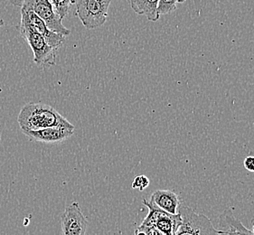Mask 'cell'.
Returning <instances> with one entry per match:
<instances>
[{"mask_svg":"<svg viewBox=\"0 0 254 235\" xmlns=\"http://www.w3.org/2000/svg\"><path fill=\"white\" fill-rule=\"evenodd\" d=\"M132 10L139 15H145L150 22L159 20L158 7L159 0H128Z\"/></svg>","mask_w":254,"mask_h":235,"instance_id":"obj_11","label":"cell"},{"mask_svg":"<svg viewBox=\"0 0 254 235\" xmlns=\"http://www.w3.org/2000/svg\"><path fill=\"white\" fill-rule=\"evenodd\" d=\"M17 121L22 131L39 130L71 124L55 108L41 103H26L21 109Z\"/></svg>","mask_w":254,"mask_h":235,"instance_id":"obj_1","label":"cell"},{"mask_svg":"<svg viewBox=\"0 0 254 235\" xmlns=\"http://www.w3.org/2000/svg\"><path fill=\"white\" fill-rule=\"evenodd\" d=\"M26 12L27 19L29 21L32 26L35 27L36 29L41 36H43L46 42L54 48H56L58 50V48H60L64 43L65 41V36L59 35L57 33H55L53 31L50 30L46 23L41 19L38 15L35 14L33 11L26 10L24 8H21Z\"/></svg>","mask_w":254,"mask_h":235,"instance_id":"obj_10","label":"cell"},{"mask_svg":"<svg viewBox=\"0 0 254 235\" xmlns=\"http://www.w3.org/2000/svg\"><path fill=\"white\" fill-rule=\"evenodd\" d=\"M17 29L26 44L30 46L34 55V61L37 65L44 67L56 65L57 49L52 47L31 25L27 19L26 12L23 9H21V20Z\"/></svg>","mask_w":254,"mask_h":235,"instance_id":"obj_2","label":"cell"},{"mask_svg":"<svg viewBox=\"0 0 254 235\" xmlns=\"http://www.w3.org/2000/svg\"><path fill=\"white\" fill-rule=\"evenodd\" d=\"M62 235H86L88 221L80 205L73 202L61 216Z\"/></svg>","mask_w":254,"mask_h":235,"instance_id":"obj_7","label":"cell"},{"mask_svg":"<svg viewBox=\"0 0 254 235\" xmlns=\"http://www.w3.org/2000/svg\"><path fill=\"white\" fill-rule=\"evenodd\" d=\"M244 168L250 172H254V157H247L244 159Z\"/></svg>","mask_w":254,"mask_h":235,"instance_id":"obj_16","label":"cell"},{"mask_svg":"<svg viewBox=\"0 0 254 235\" xmlns=\"http://www.w3.org/2000/svg\"><path fill=\"white\" fill-rule=\"evenodd\" d=\"M218 235H239L236 232L233 230L230 231H220Z\"/></svg>","mask_w":254,"mask_h":235,"instance_id":"obj_18","label":"cell"},{"mask_svg":"<svg viewBox=\"0 0 254 235\" xmlns=\"http://www.w3.org/2000/svg\"><path fill=\"white\" fill-rule=\"evenodd\" d=\"M143 204L148 208V214L140 226L154 227L161 235H175L178 225L181 222L179 213L178 215H170L162 210L153 207L146 199L143 200Z\"/></svg>","mask_w":254,"mask_h":235,"instance_id":"obj_6","label":"cell"},{"mask_svg":"<svg viewBox=\"0 0 254 235\" xmlns=\"http://www.w3.org/2000/svg\"><path fill=\"white\" fill-rule=\"evenodd\" d=\"M56 14L64 19L69 13L71 5L75 3V0H49Z\"/></svg>","mask_w":254,"mask_h":235,"instance_id":"obj_13","label":"cell"},{"mask_svg":"<svg viewBox=\"0 0 254 235\" xmlns=\"http://www.w3.org/2000/svg\"><path fill=\"white\" fill-rule=\"evenodd\" d=\"M220 225L221 226H227L239 235H254V231L246 228L242 222L234 216L232 210H225L220 215Z\"/></svg>","mask_w":254,"mask_h":235,"instance_id":"obj_12","label":"cell"},{"mask_svg":"<svg viewBox=\"0 0 254 235\" xmlns=\"http://www.w3.org/2000/svg\"><path fill=\"white\" fill-rule=\"evenodd\" d=\"M75 130L72 124L59 125L56 127L43 128L39 130L23 131L27 138L35 141H39L46 144L61 143L71 138Z\"/></svg>","mask_w":254,"mask_h":235,"instance_id":"obj_8","label":"cell"},{"mask_svg":"<svg viewBox=\"0 0 254 235\" xmlns=\"http://www.w3.org/2000/svg\"><path fill=\"white\" fill-rule=\"evenodd\" d=\"M21 8L33 11L53 32L65 37L70 36L71 31L63 25V19L54 10L49 0H25Z\"/></svg>","mask_w":254,"mask_h":235,"instance_id":"obj_5","label":"cell"},{"mask_svg":"<svg viewBox=\"0 0 254 235\" xmlns=\"http://www.w3.org/2000/svg\"><path fill=\"white\" fill-rule=\"evenodd\" d=\"M112 0H75V15L88 30L103 26Z\"/></svg>","mask_w":254,"mask_h":235,"instance_id":"obj_3","label":"cell"},{"mask_svg":"<svg viewBox=\"0 0 254 235\" xmlns=\"http://www.w3.org/2000/svg\"><path fill=\"white\" fill-rule=\"evenodd\" d=\"M187 0H159L158 2V15H169L177 10L178 4L185 3Z\"/></svg>","mask_w":254,"mask_h":235,"instance_id":"obj_14","label":"cell"},{"mask_svg":"<svg viewBox=\"0 0 254 235\" xmlns=\"http://www.w3.org/2000/svg\"><path fill=\"white\" fill-rule=\"evenodd\" d=\"M149 183H150V181L146 176L140 175V176H137L134 178L131 186H132L133 189H138L139 191H143L149 185Z\"/></svg>","mask_w":254,"mask_h":235,"instance_id":"obj_15","label":"cell"},{"mask_svg":"<svg viewBox=\"0 0 254 235\" xmlns=\"http://www.w3.org/2000/svg\"><path fill=\"white\" fill-rule=\"evenodd\" d=\"M253 231H254V228H253Z\"/></svg>","mask_w":254,"mask_h":235,"instance_id":"obj_21","label":"cell"},{"mask_svg":"<svg viewBox=\"0 0 254 235\" xmlns=\"http://www.w3.org/2000/svg\"><path fill=\"white\" fill-rule=\"evenodd\" d=\"M8 2L10 3L11 5L21 7V5H23V3L25 2V0H8Z\"/></svg>","mask_w":254,"mask_h":235,"instance_id":"obj_17","label":"cell"},{"mask_svg":"<svg viewBox=\"0 0 254 235\" xmlns=\"http://www.w3.org/2000/svg\"><path fill=\"white\" fill-rule=\"evenodd\" d=\"M135 235H146V233H145V232H143V231L139 230V229H137V230H136V233H135Z\"/></svg>","mask_w":254,"mask_h":235,"instance_id":"obj_19","label":"cell"},{"mask_svg":"<svg viewBox=\"0 0 254 235\" xmlns=\"http://www.w3.org/2000/svg\"><path fill=\"white\" fill-rule=\"evenodd\" d=\"M0 140H1V136H0Z\"/></svg>","mask_w":254,"mask_h":235,"instance_id":"obj_22","label":"cell"},{"mask_svg":"<svg viewBox=\"0 0 254 235\" xmlns=\"http://www.w3.org/2000/svg\"><path fill=\"white\" fill-rule=\"evenodd\" d=\"M4 25H5V22H4V20H3V19H0V27H2Z\"/></svg>","mask_w":254,"mask_h":235,"instance_id":"obj_20","label":"cell"},{"mask_svg":"<svg viewBox=\"0 0 254 235\" xmlns=\"http://www.w3.org/2000/svg\"><path fill=\"white\" fill-rule=\"evenodd\" d=\"M147 203L153 207L162 210L170 215H178L179 213L180 200L178 194L170 190H157L151 194Z\"/></svg>","mask_w":254,"mask_h":235,"instance_id":"obj_9","label":"cell"},{"mask_svg":"<svg viewBox=\"0 0 254 235\" xmlns=\"http://www.w3.org/2000/svg\"><path fill=\"white\" fill-rule=\"evenodd\" d=\"M179 215L181 222L178 225L175 235H218L207 216L199 215L188 206H180Z\"/></svg>","mask_w":254,"mask_h":235,"instance_id":"obj_4","label":"cell"}]
</instances>
